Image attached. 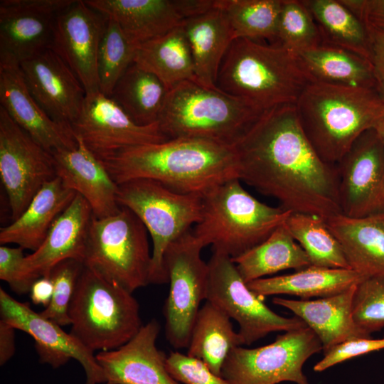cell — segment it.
Here are the masks:
<instances>
[{
  "label": "cell",
  "instance_id": "obj_1",
  "mask_svg": "<svg viewBox=\"0 0 384 384\" xmlns=\"http://www.w3.org/2000/svg\"><path fill=\"white\" fill-rule=\"evenodd\" d=\"M235 148L239 179L277 199L282 208L324 220L341 214L336 166L316 152L295 105L263 112Z\"/></svg>",
  "mask_w": 384,
  "mask_h": 384
},
{
  "label": "cell",
  "instance_id": "obj_2",
  "mask_svg": "<svg viewBox=\"0 0 384 384\" xmlns=\"http://www.w3.org/2000/svg\"><path fill=\"white\" fill-rule=\"evenodd\" d=\"M101 161L117 185L146 178L186 194L202 195L239 178L235 146L200 139H170L133 146Z\"/></svg>",
  "mask_w": 384,
  "mask_h": 384
},
{
  "label": "cell",
  "instance_id": "obj_3",
  "mask_svg": "<svg viewBox=\"0 0 384 384\" xmlns=\"http://www.w3.org/2000/svg\"><path fill=\"white\" fill-rule=\"evenodd\" d=\"M304 134L326 163L336 165L353 142L384 116L377 88L311 82L295 104Z\"/></svg>",
  "mask_w": 384,
  "mask_h": 384
},
{
  "label": "cell",
  "instance_id": "obj_4",
  "mask_svg": "<svg viewBox=\"0 0 384 384\" xmlns=\"http://www.w3.org/2000/svg\"><path fill=\"white\" fill-rule=\"evenodd\" d=\"M311 82L296 53L281 45L234 39L221 62L217 87L265 112L295 105Z\"/></svg>",
  "mask_w": 384,
  "mask_h": 384
},
{
  "label": "cell",
  "instance_id": "obj_5",
  "mask_svg": "<svg viewBox=\"0 0 384 384\" xmlns=\"http://www.w3.org/2000/svg\"><path fill=\"white\" fill-rule=\"evenodd\" d=\"M201 196V218L192 233L204 247L210 245L232 259L264 242L292 213L258 201L237 178Z\"/></svg>",
  "mask_w": 384,
  "mask_h": 384
},
{
  "label": "cell",
  "instance_id": "obj_6",
  "mask_svg": "<svg viewBox=\"0 0 384 384\" xmlns=\"http://www.w3.org/2000/svg\"><path fill=\"white\" fill-rule=\"evenodd\" d=\"M262 112L218 88L186 80L168 91L159 123L169 139L235 146Z\"/></svg>",
  "mask_w": 384,
  "mask_h": 384
},
{
  "label": "cell",
  "instance_id": "obj_7",
  "mask_svg": "<svg viewBox=\"0 0 384 384\" xmlns=\"http://www.w3.org/2000/svg\"><path fill=\"white\" fill-rule=\"evenodd\" d=\"M68 314L70 333L93 353L118 348L143 326L139 305L132 293L85 265Z\"/></svg>",
  "mask_w": 384,
  "mask_h": 384
},
{
  "label": "cell",
  "instance_id": "obj_8",
  "mask_svg": "<svg viewBox=\"0 0 384 384\" xmlns=\"http://www.w3.org/2000/svg\"><path fill=\"white\" fill-rule=\"evenodd\" d=\"M148 231L129 208L104 218L92 215L84 265L109 282L133 293L150 284Z\"/></svg>",
  "mask_w": 384,
  "mask_h": 384
},
{
  "label": "cell",
  "instance_id": "obj_9",
  "mask_svg": "<svg viewBox=\"0 0 384 384\" xmlns=\"http://www.w3.org/2000/svg\"><path fill=\"white\" fill-rule=\"evenodd\" d=\"M117 201L141 220L151 237L150 284L168 283L166 251L200 221L202 196L178 193L158 181L137 178L118 185Z\"/></svg>",
  "mask_w": 384,
  "mask_h": 384
},
{
  "label": "cell",
  "instance_id": "obj_10",
  "mask_svg": "<svg viewBox=\"0 0 384 384\" xmlns=\"http://www.w3.org/2000/svg\"><path fill=\"white\" fill-rule=\"evenodd\" d=\"M321 350L320 340L309 327L284 331L268 345L233 348L223 363L221 376L230 384H309L303 366Z\"/></svg>",
  "mask_w": 384,
  "mask_h": 384
},
{
  "label": "cell",
  "instance_id": "obj_11",
  "mask_svg": "<svg viewBox=\"0 0 384 384\" xmlns=\"http://www.w3.org/2000/svg\"><path fill=\"white\" fill-rule=\"evenodd\" d=\"M203 247L191 230L173 242L165 253L170 285L163 309L165 332L176 349L188 348L201 302L206 299L208 265L201 258Z\"/></svg>",
  "mask_w": 384,
  "mask_h": 384
},
{
  "label": "cell",
  "instance_id": "obj_12",
  "mask_svg": "<svg viewBox=\"0 0 384 384\" xmlns=\"http://www.w3.org/2000/svg\"><path fill=\"white\" fill-rule=\"evenodd\" d=\"M208 265L206 301L239 324L243 345H250L274 331L306 327L300 318L282 316L249 289L232 258L213 250Z\"/></svg>",
  "mask_w": 384,
  "mask_h": 384
},
{
  "label": "cell",
  "instance_id": "obj_13",
  "mask_svg": "<svg viewBox=\"0 0 384 384\" xmlns=\"http://www.w3.org/2000/svg\"><path fill=\"white\" fill-rule=\"evenodd\" d=\"M0 177L13 221L41 187L56 177L53 154L33 140L1 106Z\"/></svg>",
  "mask_w": 384,
  "mask_h": 384
},
{
  "label": "cell",
  "instance_id": "obj_14",
  "mask_svg": "<svg viewBox=\"0 0 384 384\" xmlns=\"http://www.w3.org/2000/svg\"><path fill=\"white\" fill-rule=\"evenodd\" d=\"M70 127L75 137L100 160L127 148L169 139L159 122L137 124L100 91L86 94L80 113Z\"/></svg>",
  "mask_w": 384,
  "mask_h": 384
},
{
  "label": "cell",
  "instance_id": "obj_15",
  "mask_svg": "<svg viewBox=\"0 0 384 384\" xmlns=\"http://www.w3.org/2000/svg\"><path fill=\"white\" fill-rule=\"evenodd\" d=\"M336 166L341 214L358 218L384 213V147L373 128L363 132Z\"/></svg>",
  "mask_w": 384,
  "mask_h": 384
},
{
  "label": "cell",
  "instance_id": "obj_16",
  "mask_svg": "<svg viewBox=\"0 0 384 384\" xmlns=\"http://www.w3.org/2000/svg\"><path fill=\"white\" fill-rule=\"evenodd\" d=\"M1 320L16 329L23 331L35 341V348L42 363L53 368L75 359L82 366L85 384L105 383L103 371L94 353L87 349L70 333L33 311L28 304L21 303L0 288Z\"/></svg>",
  "mask_w": 384,
  "mask_h": 384
},
{
  "label": "cell",
  "instance_id": "obj_17",
  "mask_svg": "<svg viewBox=\"0 0 384 384\" xmlns=\"http://www.w3.org/2000/svg\"><path fill=\"white\" fill-rule=\"evenodd\" d=\"M106 17L75 1L55 18L50 48L75 74L86 94L99 91L97 54Z\"/></svg>",
  "mask_w": 384,
  "mask_h": 384
},
{
  "label": "cell",
  "instance_id": "obj_18",
  "mask_svg": "<svg viewBox=\"0 0 384 384\" xmlns=\"http://www.w3.org/2000/svg\"><path fill=\"white\" fill-rule=\"evenodd\" d=\"M92 217L89 203L77 193L55 220L40 247L25 257L17 294L29 292L34 281L49 277L51 270L61 261L73 259L84 262Z\"/></svg>",
  "mask_w": 384,
  "mask_h": 384
},
{
  "label": "cell",
  "instance_id": "obj_19",
  "mask_svg": "<svg viewBox=\"0 0 384 384\" xmlns=\"http://www.w3.org/2000/svg\"><path fill=\"white\" fill-rule=\"evenodd\" d=\"M75 0H1L0 54L19 63L49 48L55 16Z\"/></svg>",
  "mask_w": 384,
  "mask_h": 384
},
{
  "label": "cell",
  "instance_id": "obj_20",
  "mask_svg": "<svg viewBox=\"0 0 384 384\" xmlns=\"http://www.w3.org/2000/svg\"><path fill=\"white\" fill-rule=\"evenodd\" d=\"M0 102L11 118L50 153L76 146L71 127L44 112L29 91L20 63L5 54H0Z\"/></svg>",
  "mask_w": 384,
  "mask_h": 384
},
{
  "label": "cell",
  "instance_id": "obj_21",
  "mask_svg": "<svg viewBox=\"0 0 384 384\" xmlns=\"http://www.w3.org/2000/svg\"><path fill=\"white\" fill-rule=\"evenodd\" d=\"M20 66L29 91L44 112L70 127L80 113L86 92L69 66L50 48Z\"/></svg>",
  "mask_w": 384,
  "mask_h": 384
},
{
  "label": "cell",
  "instance_id": "obj_22",
  "mask_svg": "<svg viewBox=\"0 0 384 384\" xmlns=\"http://www.w3.org/2000/svg\"><path fill=\"white\" fill-rule=\"evenodd\" d=\"M159 322L152 319L118 348L95 355L105 384H181L169 373L166 356L159 350Z\"/></svg>",
  "mask_w": 384,
  "mask_h": 384
},
{
  "label": "cell",
  "instance_id": "obj_23",
  "mask_svg": "<svg viewBox=\"0 0 384 384\" xmlns=\"http://www.w3.org/2000/svg\"><path fill=\"white\" fill-rule=\"evenodd\" d=\"M75 139V147L52 153L56 176L87 201L95 217L116 213L120 208L117 201L118 185L102 161Z\"/></svg>",
  "mask_w": 384,
  "mask_h": 384
},
{
  "label": "cell",
  "instance_id": "obj_24",
  "mask_svg": "<svg viewBox=\"0 0 384 384\" xmlns=\"http://www.w3.org/2000/svg\"><path fill=\"white\" fill-rule=\"evenodd\" d=\"M91 8L114 19L134 46L182 24L176 0H85Z\"/></svg>",
  "mask_w": 384,
  "mask_h": 384
},
{
  "label": "cell",
  "instance_id": "obj_25",
  "mask_svg": "<svg viewBox=\"0 0 384 384\" xmlns=\"http://www.w3.org/2000/svg\"><path fill=\"white\" fill-rule=\"evenodd\" d=\"M356 287L315 300L274 297L272 301L303 320L320 340L324 353L351 338H371L356 326L353 319L352 301Z\"/></svg>",
  "mask_w": 384,
  "mask_h": 384
},
{
  "label": "cell",
  "instance_id": "obj_26",
  "mask_svg": "<svg viewBox=\"0 0 384 384\" xmlns=\"http://www.w3.org/2000/svg\"><path fill=\"white\" fill-rule=\"evenodd\" d=\"M182 26L191 49L196 82L217 87L221 62L234 40L225 11L216 6L207 12L186 19Z\"/></svg>",
  "mask_w": 384,
  "mask_h": 384
},
{
  "label": "cell",
  "instance_id": "obj_27",
  "mask_svg": "<svg viewBox=\"0 0 384 384\" xmlns=\"http://www.w3.org/2000/svg\"><path fill=\"white\" fill-rule=\"evenodd\" d=\"M55 177L46 183L22 214L0 230V243H14L23 249L36 250L58 216L76 196Z\"/></svg>",
  "mask_w": 384,
  "mask_h": 384
},
{
  "label": "cell",
  "instance_id": "obj_28",
  "mask_svg": "<svg viewBox=\"0 0 384 384\" xmlns=\"http://www.w3.org/2000/svg\"><path fill=\"white\" fill-rule=\"evenodd\" d=\"M325 221L351 269L367 277H384V213L358 218L338 214Z\"/></svg>",
  "mask_w": 384,
  "mask_h": 384
},
{
  "label": "cell",
  "instance_id": "obj_29",
  "mask_svg": "<svg viewBox=\"0 0 384 384\" xmlns=\"http://www.w3.org/2000/svg\"><path fill=\"white\" fill-rule=\"evenodd\" d=\"M366 277L352 269L310 265L292 274L258 279L247 285L263 299L275 294L324 298L345 292Z\"/></svg>",
  "mask_w": 384,
  "mask_h": 384
},
{
  "label": "cell",
  "instance_id": "obj_30",
  "mask_svg": "<svg viewBox=\"0 0 384 384\" xmlns=\"http://www.w3.org/2000/svg\"><path fill=\"white\" fill-rule=\"evenodd\" d=\"M297 54L311 82L377 88L378 80L373 64L356 53L321 44Z\"/></svg>",
  "mask_w": 384,
  "mask_h": 384
},
{
  "label": "cell",
  "instance_id": "obj_31",
  "mask_svg": "<svg viewBox=\"0 0 384 384\" xmlns=\"http://www.w3.org/2000/svg\"><path fill=\"white\" fill-rule=\"evenodd\" d=\"M133 63L156 75L169 90L183 81H196L193 58L182 24L135 46Z\"/></svg>",
  "mask_w": 384,
  "mask_h": 384
},
{
  "label": "cell",
  "instance_id": "obj_32",
  "mask_svg": "<svg viewBox=\"0 0 384 384\" xmlns=\"http://www.w3.org/2000/svg\"><path fill=\"white\" fill-rule=\"evenodd\" d=\"M230 319L221 309L206 301L198 312L187 348L188 356L202 361L220 376L230 352L243 345Z\"/></svg>",
  "mask_w": 384,
  "mask_h": 384
},
{
  "label": "cell",
  "instance_id": "obj_33",
  "mask_svg": "<svg viewBox=\"0 0 384 384\" xmlns=\"http://www.w3.org/2000/svg\"><path fill=\"white\" fill-rule=\"evenodd\" d=\"M232 260L245 283L282 270H299L311 265L285 223L264 242Z\"/></svg>",
  "mask_w": 384,
  "mask_h": 384
},
{
  "label": "cell",
  "instance_id": "obj_34",
  "mask_svg": "<svg viewBox=\"0 0 384 384\" xmlns=\"http://www.w3.org/2000/svg\"><path fill=\"white\" fill-rule=\"evenodd\" d=\"M302 2L318 27L322 44L348 50L371 62V43L366 25L339 0Z\"/></svg>",
  "mask_w": 384,
  "mask_h": 384
},
{
  "label": "cell",
  "instance_id": "obj_35",
  "mask_svg": "<svg viewBox=\"0 0 384 384\" xmlns=\"http://www.w3.org/2000/svg\"><path fill=\"white\" fill-rule=\"evenodd\" d=\"M169 90L154 74L132 63L110 97L137 124L159 122Z\"/></svg>",
  "mask_w": 384,
  "mask_h": 384
},
{
  "label": "cell",
  "instance_id": "obj_36",
  "mask_svg": "<svg viewBox=\"0 0 384 384\" xmlns=\"http://www.w3.org/2000/svg\"><path fill=\"white\" fill-rule=\"evenodd\" d=\"M285 224L293 238L306 253L311 265L351 269L340 242L324 219L292 212Z\"/></svg>",
  "mask_w": 384,
  "mask_h": 384
},
{
  "label": "cell",
  "instance_id": "obj_37",
  "mask_svg": "<svg viewBox=\"0 0 384 384\" xmlns=\"http://www.w3.org/2000/svg\"><path fill=\"white\" fill-rule=\"evenodd\" d=\"M283 0H218L234 39L277 38Z\"/></svg>",
  "mask_w": 384,
  "mask_h": 384
},
{
  "label": "cell",
  "instance_id": "obj_38",
  "mask_svg": "<svg viewBox=\"0 0 384 384\" xmlns=\"http://www.w3.org/2000/svg\"><path fill=\"white\" fill-rule=\"evenodd\" d=\"M134 50L118 23L106 17L97 54L98 85L102 94L110 97L117 82L133 63Z\"/></svg>",
  "mask_w": 384,
  "mask_h": 384
},
{
  "label": "cell",
  "instance_id": "obj_39",
  "mask_svg": "<svg viewBox=\"0 0 384 384\" xmlns=\"http://www.w3.org/2000/svg\"><path fill=\"white\" fill-rule=\"evenodd\" d=\"M277 38L279 45L297 53L322 44L318 27L302 1L283 0Z\"/></svg>",
  "mask_w": 384,
  "mask_h": 384
},
{
  "label": "cell",
  "instance_id": "obj_40",
  "mask_svg": "<svg viewBox=\"0 0 384 384\" xmlns=\"http://www.w3.org/2000/svg\"><path fill=\"white\" fill-rule=\"evenodd\" d=\"M352 314L356 326L369 336L384 328V277H366L356 285Z\"/></svg>",
  "mask_w": 384,
  "mask_h": 384
},
{
  "label": "cell",
  "instance_id": "obj_41",
  "mask_svg": "<svg viewBox=\"0 0 384 384\" xmlns=\"http://www.w3.org/2000/svg\"><path fill=\"white\" fill-rule=\"evenodd\" d=\"M84 267L80 261L68 259L58 263L50 271L53 294L48 306L40 314L60 326L70 325L69 306Z\"/></svg>",
  "mask_w": 384,
  "mask_h": 384
},
{
  "label": "cell",
  "instance_id": "obj_42",
  "mask_svg": "<svg viewBox=\"0 0 384 384\" xmlns=\"http://www.w3.org/2000/svg\"><path fill=\"white\" fill-rule=\"evenodd\" d=\"M166 366L171 376L181 384H230L202 361L178 351L166 357Z\"/></svg>",
  "mask_w": 384,
  "mask_h": 384
},
{
  "label": "cell",
  "instance_id": "obj_43",
  "mask_svg": "<svg viewBox=\"0 0 384 384\" xmlns=\"http://www.w3.org/2000/svg\"><path fill=\"white\" fill-rule=\"evenodd\" d=\"M384 349V338H353L343 341L324 353V358L316 363L314 370L322 372L338 363L366 354Z\"/></svg>",
  "mask_w": 384,
  "mask_h": 384
},
{
  "label": "cell",
  "instance_id": "obj_44",
  "mask_svg": "<svg viewBox=\"0 0 384 384\" xmlns=\"http://www.w3.org/2000/svg\"><path fill=\"white\" fill-rule=\"evenodd\" d=\"M21 247H0V279L7 282L16 293L20 271L25 255Z\"/></svg>",
  "mask_w": 384,
  "mask_h": 384
},
{
  "label": "cell",
  "instance_id": "obj_45",
  "mask_svg": "<svg viewBox=\"0 0 384 384\" xmlns=\"http://www.w3.org/2000/svg\"><path fill=\"white\" fill-rule=\"evenodd\" d=\"M360 19L368 28L384 30V0H364Z\"/></svg>",
  "mask_w": 384,
  "mask_h": 384
},
{
  "label": "cell",
  "instance_id": "obj_46",
  "mask_svg": "<svg viewBox=\"0 0 384 384\" xmlns=\"http://www.w3.org/2000/svg\"><path fill=\"white\" fill-rule=\"evenodd\" d=\"M367 28L371 43V63L378 78L384 75V30Z\"/></svg>",
  "mask_w": 384,
  "mask_h": 384
},
{
  "label": "cell",
  "instance_id": "obj_47",
  "mask_svg": "<svg viewBox=\"0 0 384 384\" xmlns=\"http://www.w3.org/2000/svg\"><path fill=\"white\" fill-rule=\"evenodd\" d=\"M29 292L33 304H41L45 308L47 307L53 294V284L50 277H42L34 281Z\"/></svg>",
  "mask_w": 384,
  "mask_h": 384
},
{
  "label": "cell",
  "instance_id": "obj_48",
  "mask_svg": "<svg viewBox=\"0 0 384 384\" xmlns=\"http://www.w3.org/2000/svg\"><path fill=\"white\" fill-rule=\"evenodd\" d=\"M15 330L12 326L0 320V365H4L15 353Z\"/></svg>",
  "mask_w": 384,
  "mask_h": 384
},
{
  "label": "cell",
  "instance_id": "obj_49",
  "mask_svg": "<svg viewBox=\"0 0 384 384\" xmlns=\"http://www.w3.org/2000/svg\"><path fill=\"white\" fill-rule=\"evenodd\" d=\"M373 129L381 139L384 147V116L377 122Z\"/></svg>",
  "mask_w": 384,
  "mask_h": 384
},
{
  "label": "cell",
  "instance_id": "obj_50",
  "mask_svg": "<svg viewBox=\"0 0 384 384\" xmlns=\"http://www.w3.org/2000/svg\"><path fill=\"white\" fill-rule=\"evenodd\" d=\"M377 90L384 101V75L377 78Z\"/></svg>",
  "mask_w": 384,
  "mask_h": 384
}]
</instances>
